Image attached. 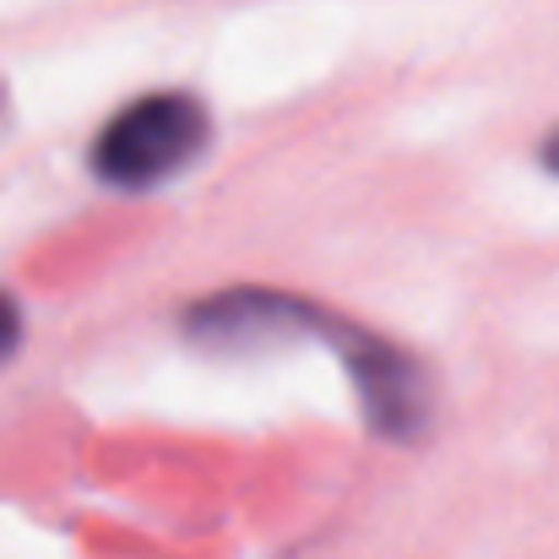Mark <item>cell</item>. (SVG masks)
Returning <instances> with one entry per match:
<instances>
[{"mask_svg":"<svg viewBox=\"0 0 559 559\" xmlns=\"http://www.w3.org/2000/svg\"><path fill=\"white\" fill-rule=\"evenodd\" d=\"M206 147V109L190 93H153L120 109L93 142V169L109 186L147 190L195 164Z\"/></svg>","mask_w":559,"mask_h":559,"instance_id":"cell-1","label":"cell"},{"mask_svg":"<svg viewBox=\"0 0 559 559\" xmlns=\"http://www.w3.org/2000/svg\"><path fill=\"white\" fill-rule=\"evenodd\" d=\"M11 348H16V305L0 294V359H5Z\"/></svg>","mask_w":559,"mask_h":559,"instance_id":"cell-2","label":"cell"},{"mask_svg":"<svg viewBox=\"0 0 559 559\" xmlns=\"http://www.w3.org/2000/svg\"><path fill=\"white\" fill-rule=\"evenodd\" d=\"M544 164H549V169H555V175H559V131H555V136H549V147H544Z\"/></svg>","mask_w":559,"mask_h":559,"instance_id":"cell-3","label":"cell"}]
</instances>
